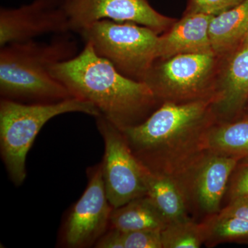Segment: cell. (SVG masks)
<instances>
[{
  "instance_id": "cell-4",
  "label": "cell",
  "mask_w": 248,
  "mask_h": 248,
  "mask_svg": "<svg viewBox=\"0 0 248 248\" xmlns=\"http://www.w3.org/2000/svg\"><path fill=\"white\" fill-rule=\"evenodd\" d=\"M70 112H80L95 118L101 115L92 103L79 98L52 103H23L1 98V154L16 185L20 186L27 177V154L44 125L54 117Z\"/></svg>"
},
{
  "instance_id": "cell-7",
  "label": "cell",
  "mask_w": 248,
  "mask_h": 248,
  "mask_svg": "<svg viewBox=\"0 0 248 248\" xmlns=\"http://www.w3.org/2000/svg\"><path fill=\"white\" fill-rule=\"evenodd\" d=\"M96 120L105 146L101 164L106 192L109 203L117 208L146 195L141 162L122 130L102 115Z\"/></svg>"
},
{
  "instance_id": "cell-20",
  "label": "cell",
  "mask_w": 248,
  "mask_h": 248,
  "mask_svg": "<svg viewBox=\"0 0 248 248\" xmlns=\"http://www.w3.org/2000/svg\"><path fill=\"white\" fill-rule=\"evenodd\" d=\"M158 230L122 232L110 229L95 244L99 248H163Z\"/></svg>"
},
{
  "instance_id": "cell-15",
  "label": "cell",
  "mask_w": 248,
  "mask_h": 248,
  "mask_svg": "<svg viewBox=\"0 0 248 248\" xmlns=\"http://www.w3.org/2000/svg\"><path fill=\"white\" fill-rule=\"evenodd\" d=\"M110 225L111 229L122 232L161 231L167 222L146 195L112 209Z\"/></svg>"
},
{
  "instance_id": "cell-17",
  "label": "cell",
  "mask_w": 248,
  "mask_h": 248,
  "mask_svg": "<svg viewBox=\"0 0 248 248\" xmlns=\"http://www.w3.org/2000/svg\"><path fill=\"white\" fill-rule=\"evenodd\" d=\"M208 150L241 160L248 159V120L217 124L209 135Z\"/></svg>"
},
{
  "instance_id": "cell-22",
  "label": "cell",
  "mask_w": 248,
  "mask_h": 248,
  "mask_svg": "<svg viewBox=\"0 0 248 248\" xmlns=\"http://www.w3.org/2000/svg\"><path fill=\"white\" fill-rule=\"evenodd\" d=\"M244 0H190V12L216 16L237 6Z\"/></svg>"
},
{
  "instance_id": "cell-18",
  "label": "cell",
  "mask_w": 248,
  "mask_h": 248,
  "mask_svg": "<svg viewBox=\"0 0 248 248\" xmlns=\"http://www.w3.org/2000/svg\"><path fill=\"white\" fill-rule=\"evenodd\" d=\"M204 245L213 248L224 243L248 244V221L217 213L201 221Z\"/></svg>"
},
{
  "instance_id": "cell-1",
  "label": "cell",
  "mask_w": 248,
  "mask_h": 248,
  "mask_svg": "<svg viewBox=\"0 0 248 248\" xmlns=\"http://www.w3.org/2000/svg\"><path fill=\"white\" fill-rule=\"evenodd\" d=\"M215 101L216 96L163 102L144 122L122 132L140 162L179 184L209 151V135L218 123Z\"/></svg>"
},
{
  "instance_id": "cell-23",
  "label": "cell",
  "mask_w": 248,
  "mask_h": 248,
  "mask_svg": "<svg viewBox=\"0 0 248 248\" xmlns=\"http://www.w3.org/2000/svg\"><path fill=\"white\" fill-rule=\"evenodd\" d=\"M218 214L248 221V197H239L231 201L226 207L221 208Z\"/></svg>"
},
{
  "instance_id": "cell-11",
  "label": "cell",
  "mask_w": 248,
  "mask_h": 248,
  "mask_svg": "<svg viewBox=\"0 0 248 248\" xmlns=\"http://www.w3.org/2000/svg\"><path fill=\"white\" fill-rule=\"evenodd\" d=\"M87 187L72 209L65 227L68 247L93 246L105 234L113 208L109 203L103 179L102 164L91 170Z\"/></svg>"
},
{
  "instance_id": "cell-14",
  "label": "cell",
  "mask_w": 248,
  "mask_h": 248,
  "mask_svg": "<svg viewBox=\"0 0 248 248\" xmlns=\"http://www.w3.org/2000/svg\"><path fill=\"white\" fill-rule=\"evenodd\" d=\"M146 196L168 223L191 217L185 195L173 178L153 172L141 163Z\"/></svg>"
},
{
  "instance_id": "cell-9",
  "label": "cell",
  "mask_w": 248,
  "mask_h": 248,
  "mask_svg": "<svg viewBox=\"0 0 248 248\" xmlns=\"http://www.w3.org/2000/svg\"><path fill=\"white\" fill-rule=\"evenodd\" d=\"M71 32L79 34L98 21L132 22L150 28L156 33L175 22L160 14L148 0H64Z\"/></svg>"
},
{
  "instance_id": "cell-2",
  "label": "cell",
  "mask_w": 248,
  "mask_h": 248,
  "mask_svg": "<svg viewBox=\"0 0 248 248\" xmlns=\"http://www.w3.org/2000/svg\"><path fill=\"white\" fill-rule=\"evenodd\" d=\"M51 73L73 97L92 103L122 131L144 122L159 101L146 83L124 76L89 42L76 56L54 65Z\"/></svg>"
},
{
  "instance_id": "cell-12",
  "label": "cell",
  "mask_w": 248,
  "mask_h": 248,
  "mask_svg": "<svg viewBox=\"0 0 248 248\" xmlns=\"http://www.w3.org/2000/svg\"><path fill=\"white\" fill-rule=\"evenodd\" d=\"M213 17L190 12L174 23L169 32L159 36L157 60H166L180 54L215 53L209 36V26Z\"/></svg>"
},
{
  "instance_id": "cell-19",
  "label": "cell",
  "mask_w": 248,
  "mask_h": 248,
  "mask_svg": "<svg viewBox=\"0 0 248 248\" xmlns=\"http://www.w3.org/2000/svg\"><path fill=\"white\" fill-rule=\"evenodd\" d=\"M163 248H199L204 245L201 222L192 217L168 223L161 231Z\"/></svg>"
},
{
  "instance_id": "cell-5",
  "label": "cell",
  "mask_w": 248,
  "mask_h": 248,
  "mask_svg": "<svg viewBox=\"0 0 248 248\" xmlns=\"http://www.w3.org/2000/svg\"><path fill=\"white\" fill-rule=\"evenodd\" d=\"M79 35L98 55L133 79L143 81L157 60L159 36L144 26L104 19L94 22Z\"/></svg>"
},
{
  "instance_id": "cell-24",
  "label": "cell",
  "mask_w": 248,
  "mask_h": 248,
  "mask_svg": "<svg viewBox=\"0 0 248 248\" xmlns=\"http://www.w3.org/2000/svg\"><path fill=\"white\" fill-rule=\"evenodd\" d=\"M243 46H248V30L247 32H246V35H245L244 38H243ZM243 46V47H244Z\"/></svg>"
},
{
  "instance_id": "cell-16",
  "label": "cell",
  "mask_w": 248,
  "mask_h": 248,
  "mask_svg": "<svg viewBox=\"0 0 248 248\" xmlns=\"http://www.w3.org/2000/svg\"><path fill=\"white\" fill-rule=\"evenodd\" d=\"M248 30V0L214 16L209 26V36L214 53L227 50L242 40Z\"/></svg>"
},
{
  "instance_id": "cell-10",
  "label": "cell",
  "mask_w": 248,
  "mask_h": 248,
  "mask_svg": "<svg viewBox=\"0 0 248 248\" xmlns=\"http://www.w3.org/2000/svg\"><path fill=\"white\" fill-rule=\"evenodd\" d=\"M69 32L64 0H33L15 9H0V47Z\"/></svg>"
},
{
  "instance_id": "cell-21",
  "label": "cell",
  "mask_w": 248,
  "mask_h": 248,
  "mask_svg": "<svg viewBox=\"0 0 248 248\" xmlns=\"http://www.w3.org/2000/svg\"><path fill=\"white\" fill-rule=\"evenodd\" d=\"M229 202L248 197V159L241 160L232 174L226 192Z\"/></svg>"
},
{
  "instance_id": "cell-13",
  "label": "cell",
  "mask_w": 248,
  "mask_h": 248,
  "mask_svg": "<svg viewBox=\"0 0 248 248\" xmlns=\"http://www.w3.org/2000/svg\"><path fill=\"white\" fill-rule=\"evenodd\" d=\"M216 96L214 110L218 122H231L248 99V46L232 59Z\"/></svg>"
},
{
  "instance_id": "cell-8",
  "label": "cell",
  "mask_w": 248,
  "mask_h": 248,
  "mask_svg": "<svg viewBox=\"0 0 248 248\" xmlns=\"http://www.w3.org/2000/svg\"><path fill=\"white\" fill-rule=\"evenodd\" d=\"M241 161L209 151L197 161L179 183L190 215L203 220L219 213L232 174Z\"/></svg>"
},
{
  "instance_id": "cell-6",
  "label": "cell",
  "mask_w": 248,
  "mask_h": 248,
  "mask_svg": "<svg viewBox=\"0 0 248 248\" xmlns=\"http://www.w3.org/2000/svg\"><path fill=\"white\" fill-rule=\"evenodd\" d=\"M215 53L180 54L153 63L143 81L163 102L184 103L216 96L212 85ZM217 97V96H216Z\"/></svg>"
},
{
  "instance_id": "cell-3",
  "label": "cell",
  "mask_w": 248,
  "mask_h": 248,
  "mask_svg": "<svg viewBox=\"0 0 248 248\" xmlns=\"http://www.w3.org/2000/svg\"><path fill=\"white\" fill-rule=\"evenodd\" d=\"M0 48L1 98L23 103H52L74 97L51 73L54 65L78 54V43L71 32L53 35L48 42L31 40Z\"/></svg>"
}]
</instances>
